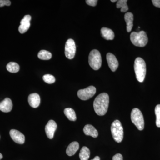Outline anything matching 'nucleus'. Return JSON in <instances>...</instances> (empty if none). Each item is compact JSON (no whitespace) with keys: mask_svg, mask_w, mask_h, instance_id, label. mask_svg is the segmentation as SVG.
Segmentation results:
<instances>
[{"mask_svg":"<svg viewBox=\"0 0 160 160\" xmlns=\"http://www.w3.org/2000/svg\"><path fill=\"white\" fill-rule=\"evenodd\" d=\"M130 38L132 44L138 47H144L147 45L148 42V37L144 31L139 32H132L130 34Z\"/></svg>","mask_w":160,"mask_h":160,"instance_id":"7ed1b4c3","label":"nucleus"},{"mask_svg":"<svg viewBox=\"0 0 160 160\" xmlns=\"http://www.w3.org/2000/svg\"><path fill=\"white\" fill-rule=\"evenodd\" d=\"M111 131L115 141L118 143L121 142L124 137V131L122 124L119 120H115L112 124Z\"/></svg>","mask_w":160,"mask_h":160,"instance_id":"20e7f679","label":"nucleus"},{"mask_svg":"<svg viewBox=\"0 0 160 160\" xmlns=\"http://www.w3.org/2000/svg\"><path fill=\"white\" fill-rule=\"evenodd\" d=\"M132 122L134 124L139 130H142L144 128V118L142 113L138 108H134L132 110L131 113Z\"/></svg>","mask_w":160,"mask_h":160,"instance_id":"423d86ee","label":"nucleus"},{"mask_svg":"<svg viewBox=\"0 0 160 160\" xmlns=\"http://www.w3.org/2000/svg\"><path fill=\"white\" fill-rule=\"evenodd\" d=\"M43 79L44 82L49 84L54 83L56 81L54 77L49 74H47L43 76Z\"/></svg>","mask_w":160,"mask_h":160,"instance_id":"b1692460","label":"nucleus"},{"mask_svg":"<svg viewBox=\"0 0 160 160\" xmlns=\"http://www.w3.org/2000/svg\"><path fill=\"white\" fill-rule=\"evenodd\" d=\"M9 134L12 140L18 144H23L25 142V137L20 131L16 129H11Z\"/></svg>","mask_w":160,"mask_h":160,"instance_id":"9b49d317","label":"nucleus"},{"mask_svg":"<svg viewBox=\"0 0 160 160\" xmlns=\"http://www.w3.org/2000/svg\"><path fill=\"white\" fill-rule=\"evenodd\" d=\"M112 160H123L122 156L120 153H118L112 157Z\"/></svg>","mask_w":160,"mask_h":160,"instance_id":"cd10ccee","label":"nucleus"},{"mask_svg":"<svg viewBox=\"0 0 160 160\" xmlns=\"http://www.w3.org/2000/svg\"><path fill=\"white\" fill-rule=\"evenodd\" d=\"M155 113L156 116V126L160 127V105H158L155 109Z\"/></svg>","mask_w":160,"mask_h":160,"instance_id":"393cba45","label":"nucleus"},{"mask_svg":"<svg viewBox=\"0 0 160 160\" xmlns=\"http://www.w3.org/2000/svg\"><path fill=\"white\" fill-rule=\"evenodd\" d=\"M106 60L110 69L112 72L115 71L118 67V62L115 55L109 52L106 55Z\"/></svg>","mask_w":160,"mask_h":160,"instance_id":"f8f14e48","label":"nucleus"},{"mask_svg":"<svg viewBox=\"0 0 160 160\" xmlns=\"http://www.w3.org/2000/svg\"><path fill=\"white\" fill-rule=\"evenodd\" d=\"M101 33L102 37L107 40H112L114 38V33L112 30L106 27L101 29Z\"/></svg>","mask_w":160,"mask_h":160,"instance_id":"f3484780","label":"nucleus"},{"mask_svg":"<svg viewBox=\"0 0 160 160\" xmlns=\"http://www.w3.org/2000/svg\"><path fill=\"white\" fill-rule=\"evenodd\" d=\"M98 1L97 0H86V4L89 6H95L97 4Z\"/></svg>","mask_w":160,"mask_h":160,"instance_id":"bb28decb","label":"nucleus"},{"mask_svg":"<svg viewBox=\"0 0 160 160\" xmlns=\"http://www.w3.org/2000/svg\"><path fill=\"white\" fill-rule=\"evenodd\" d=\"M83 131L86 135L90 136L92 138H97L98 135L97 130L92 125L89 124L85 126L83 129Z\"/></svg>","mask_w":160,"mask_h":160,"instance_id":"2eb2a0df","label":"nucleus"},{"mask_svg":"<svg viewBox=\"0 0 160 160\" xmlns=\"http://www.w3.org/2000/svg\"><path fill=\"white\" fill-rule=\"evenodd\" d=\"M152 2L155 7L160 8V0H152Z\"/></svg>","mask_w":160,"mask_h":160,"instance_id":"c85d7f7f","label":"nucleus"},{"mask_svg":"<svg viewBox=\"0 0 160 160\" xmlns=\"http://www.w3.org/2000/svg\"><path fill=\"white\" fill-rule=\"evenodd\" d=\"M89 63L90 67L95 70H98L101 68L102 58L98 50L93 49L90 52L89 56Z\"/></svg>","mask_w":160,"mask_h":160,"instance_id":"39448f33","label":"nucleus"},{"mask_svg":"<svg viewBox=\"0 0 160 160\" xmlns=\"http://www.w3.org/2000/svg\"><path fill=\"white\" fill-rule=\"evenodd\" d=\"M96 92V89L93 86H90L86 89H80L78 92V96L80 99L86 101L92 98Z\"/></svg>","mask_w":160,"mask_h":160,"instance_id":"0eeeda50","label":"nucleus"},{"mask_svg":"<svg viewBox=\"0 0 160 160\" xmlns=\"http://www.w3.org/2000/svg\"><path fill=\"white\" fill-rule=\"evenodd\" d=\"M64 114L71 121H75L77 120L76 115L74 110L72 108H66L64 110Z\"/></svg>","mask_w":160,"mask_h":160,"instance_id":"aec40b11","label":"nucleus"},{"mask_svg":"<svg viewBox=\"0 0 160 160\" xmlns=\"http://www.w3.org/2000/svg\"><path fill=\"white\" fill-rule=\"evenodd\" d=\"M38 58L40 59L48 60L50 59L52 57L51 52L46 50H42L39 52L38 53Z\"/></svg>","mask_w":160,"mask_h":160,"instance_id":"4be33fe9","label":"nucleus"},{"mask_svg":"<svg viewBox=\"0 0 160 160\" xmlns=\"http://www.w3.org/2000/svg\"><path fill=\"white\" fill-rule=\"evenodd\" d=\"M11 5V2L9 0H0V7L3 6H10Z\"/></svg>","mask_w":160,"mask_h":160,"instance_id":"a878e982","label":"nucleus"},{"mask_svg":"<svg viewBox=\"0 0 160 160\" xmlns=\"http://www.w3.org/2000/svg\"><path fill=\"white\" fill-rule=\"evenodd\" d=\"M91 160H100V158L99 157L96 156L93 159H92Z\"/></svg>","mask_w":160,"mask_h":160,"instance_id":"c756f323","label":"nucleus"},{"mask_svg":"<svg viewBox=\"0 0 160 160\" xmlns=\"http://www.w3.org/2000/svg\"><path fill=\"white\" fill-rule=\"evenodd\" d=\"M3 158V156L2 153H0V160L2 159Z\"/></svg>","mask_w":160,"mask_h":160,"instance_id":"7c9ffc66","label":"nucleus"},{"mask_svg":"<svg viewBox=\"0 0 160 160\" xmlns=\"http://www.w3.org/2000/svg\"><path fill=\"white\" fill-rule=\"evenodd\" d=\"M57 128V123L53 120H49L45 127L46 135L49 139L53 138L55 132Z\"/></svg>","mask_w":160,"mask_h":160,"instance_id":"1a4fd4ad","label":"nucleus"},{"mask_svg":"<svg viewBox=\"0 0 160 160\" xmlns=\"http://www.w3.org/2000/svg\"><path fill=\"white\" fill-rule=\"evenodd\" d=\"M134 69L137 79L140 82H142L145 79L146 72L145 61L142 58H137L135 60Z\"/></svg>","mask_w":160,"mask_h":160,"instance_id":"f03ea898","label":"nucleus"},{"mask_svg":"<svg viewBox=\"0 0 160 160\" xmlns=\"http://www.w3.org/2000/svg\"><path fill=\"white\" fill-rule=\"evenodd\" d=\"M111 2H112L114 3L117 2V0H111Z\"/></svg>","mask_w":160,"mask_h":160,"instance_id":"2f4dec72","label":"nucleus"},{"mask_svg":"<svg viewBox=\"0 0 160 160\" xmlns=\"http://www.w3.org/2000/svg\"><path fill=\"white\" fill-rule=\"evenodd\" d=\"M12 108V102L9 98H6L0 102V110L3 112H9L11 111Z\"/></svg>","mask_w":160,"mask_h":160,"instance_id":"ddd939ff","label":"nucleus"},{"mask_svg":"<svg viewBox=\"0 0 160 160\" xmlns=\"http://www.w3.org/2000/svg\"><path fill=\"white\" fill-rule=\"evenodd\" d=\"M109 105V96L107 93H101L95 99L93 108L96 113L99 116L106 114Z\"/></svg>","mask_w":160,"mask_h":160,"instance_id":"f257e3e1","label":"nucleus"},{"mask_svg":"<svg viewBox=\"0 0 160 160\" xmlns=\"http://www.w3.org/2000/svg\"><path fill=\"white\" fill-rule=\"evenodd\" d=\"M90 150L86 146H84L81 149L79 153V158L81 160H88L90 157Z\"/></svg>","mask_w":160,"mask_h":160,"instance_id":"6ab92c4d","label":"nucleus"},{"mask_svg":"<svg viewBox=\"0 0 160 160\" xmlns=\"http://www.w3.org/2000/svg\"><path fill=\"white\" fill-rule=\"evenodd\" d=\"M127 0H119L118 1L116 4L117 8H121V11L122 12H126L129 9L127 5Z\"/></svg>","mask_w":160,"mask_h":160,"instance_id":"5701e85b","label":"nucleus"},{"mask_svg":"<svg viewBox=\"0 0 160 160\" xmlns=\"http://www.w3.org/2000/svg\"><path fill=\"white\" fill-rule=\"evenodd\" d=\"M31 17L29 15H26L24 16L23 19L21 20V25L18 28L19 32L21 34L25 33L29 29L30 26V21Z\"/></svg>","mask_w":160,"mask_h":160,"instance_id":"9d476101","label":"nucleus"},{"mask_svg":"<svg viewBox=\"0 0 160 160\" xmlns=\"http://www.w3.org/2000/svg\"><path fill=\"white\" fill-rule=\"evenodd\" d=\"M76 47L74 40L69 39L66 41L65 46V53L66 57L69 59H72L75 55Z\"/></svg>","mask_w":160,"mask_h":160,"instance_id":"6e6552de","label":"nucleus"},{"mask_svg":"<svg viewBox=\"0 0 160 160\" xmlns=\"http://www.w3.org/2000/svg\"><path fill=\"white\" fill-rule=\"evenodd\" d=\"M124 19L127 26L126 29L127 32H130L133 27V15L132 12H127L124 16Z\"/></svg>","mask_w":160,"mask_h":160,"instance_id":"dca6fc26","label":"nucleus"},{"mask_svg":"<svg viewBox=\"0 0 160 160\" xmlns=\"http://www.w3.org/2000/svg\"><path fill=\"white\" fill-rule=\"evenodd\" d=\"M41 102L40 96L37 93H32L28 97V102L29 105L32 108H37L39 106Z\"/></svg>","mask_w":160,"mask_h":160,"instance_id":"4468645a","label":"nucleus"},{"mask_svg":"<svg viewBox=\"0 0 160 160\" xmlns=\"http://www.w3.org/2000/svg\"><path fill=\"white\" fill-rule=\"evenodd\" d=\"M79 148V143L77 142H73L70 143L66 149V154L69 156H72L75 154Z\"/></svg>","mask_w":160,"mask_h":160,"instance_id":"a211bd4d","label":"nucleus"},{"mask_svg":"<svg viewBox=\"0 0 160 160\" xmlns=\"http://www.w3.org/2000/svg\"><path fill=\"white\" fill-rule=\"evenodd\" d=\"M6 69L9 72L16 73L19 71L20 66L18 63L14 62H10L7 64Z\"/></svg>","mask_w":160,"mask_h":160,"instance_id":"412c9836","label":"nucleus"}]
</instances>
